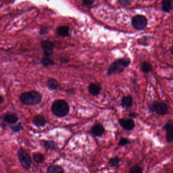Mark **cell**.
Returning <instances> with one entry per match:
<instances>
[{
  "instance_id": "1",
  "label": "cell",
  "mask_w": 173,
  "mask_h": 173,
  "mask_svg": "<svg viewBox=\"0 0 173 173\" xmlns=\"http://www.w3.org/2000/svg\"><path fill=\"white\" fill-rule=\"evenodd\" d=\"M43 95L39 91L33 90L20 94L19 99L22 104L26 106H36L42 102Z\"/></svg>"
},
{
  "instance_id": "2",
  "label": "cell",
  "mask_w": 173,
  "mask_h": 173,
  "mask_svg": "<svg viewBox=\"0 0 173 173\" xmlns=\"http://www.w3.org/2000/svg\"><path fill=\"white\" fill-rule=\"evenodd\" d=\"M51 110L54 115L62 118L68 115L69 112L70 106L66 100L59 99L55 101L52 103Z\"/></svg>"
},
{
  "instance_id": "3",
  "label": "cell",
  "mask_w": 173,
  "mask_h": 173,
  "mask_svg": "<svg viewBox=\"0 0 173 173\" xmlns=\"http://www.w3.org/2000/svg\"><path fill=\"white\" fill-rule=\"evenodd\" d=\"M18 159L21 166L26 170H29L31 167L32 160L30 155L26 150L22 147H19L18 150Z\"/></svg>"
},
{
  "instance_id": "4",
  "label": "cell",
  "mask_w": 173,
  "mask_h": 173,
  "mask_svg": "<svg viewBox=\"0 0 173 173\" xmlns=\"http://www.w3.org/2000/svg\"><path fill=\"white\" fill-rule=\"evenodd\" d=\"M132 26L137 30H143L147 26V19L145 16L142 15H137L132 19Z\"/></svg>"
},
{
  "instance_id": "5",
  "label": "cell",
  "mask_w": 173,
  "mask_h": 173,
  "mask_svg": "<svg viewBox=\"0 0 173 173\" xmlns=\"http://www.w3.org/2000/svg\"><path fill=\"white\" fill-rule=\"evenodd\" d=\"M124 71V68L120 64L119 61L112 62L107 70V75L111 76L113 74H119Z\"/></svg>"
},
{
  "instance_id": "6",
  "label": "cell",
  "mask_w": 173,
  "mask_h": 173,
  "mask_svg": "<svg viewBox=\"0 0 173 173\" xmlns=\"http://www.w3.org/2000/svg\"><path fill=\"white\" fill-rule=\"evenodd\" d=\"M163 129L166 131V139L167 143L173 142V120L170 119L164 124Z\"/></svg>"
},
{
  "instance_id": "7",
  "label": "cell",
  "mask_w": 173,
  "mask_h": 173,
  "mask_svg": "<svg viewBox=\"0 0 173 173\" xmlns=\"http://www.w3.org/2000/svg\"><path fill=\"white\" fill-rule=\"evenodd\" d=\"M41 46L43 50L44 55L47 57H50L53 54L55 44L50 41L44 40L41 43Z\"/></svg>"
},
{
  "instance_id": "8",
  "label": "cell",
  "mask_w": 173,
  "mask_h": 173,
  "mask_svg": "<svg viewBox=\"0 0 173 173\" xmlns=\"http://www.w3.org/2000/svg\"><path fill=\"white\" fill-rule=\"evenodd\" d=\"M119 124L123 130L130 131L134 130L135 127V123L133 119H119Z\"/></svg>"
},
{
  "instance_id": "9",
  "label": "cell",
  "mask_w": 173,
  "mask_h": 173,
  "mask_svg": "<svg viewBox=\"0 0 173 173\" xmlns=\"http://www.w3.org/2000/svg\"><path fill=\"white\" fill-rule=\"evenodd\" d=\"M91 131L94 136L100 137L102 136L105 133V130L102 124L99 123L92 126L91 129Z\"/></svg>"
},
{
  "instance_id": "10",
  "label": "cell",
  "mask_w": 173,
  "mask_h": 173,
  "mask_svg": "<svg viewBox=\"0 0 173 173\" xmlns=\"http://www.w3.org/2000/svg\"><path fill=\"white\" fill-rule=\"evenodd\" d=\"M169 109L167 105L163 102L157 103L156 104L155 112L159 115L163 116L167 114Z\"/></svg>"
},
{
  "instance_id": "11",
  "label": "cell",
  "mask_w": 173,
  "mask_h": 173,
  "mask_svg": "<svg viewBox=\"0 0 173 173\" xmlns=\"http://www.w3.org/2000/svg\"><path fill=\"white\" fill-rule=\"evenodd\" d=\"M133 105V98L131 95H124L121 99L120 106L123 108L127 109L131 108Z\"/></svg>"
},
{
  "instance_id": "12",
  "label": "cell",
  "mask_w": 173,
  "mask_h": 173,
  "mask_svg": "<svg viewBox=\"0 0 173 173\" xmlns=\"http://www.w3.org/2000/svg\"><path fill=\"white\" fill-rule=\"evenodd\" d=\"M88 92L91 95L97 96L99 95L102 90V87L100 84L91 83L88 87Z\"/></svg>"
},
{
  "instance_id": "13",
  "label": "cell",
  "mask_w": 173,
  "mask_h": 173,
  "mask_svg": "<svg viewBox=\"0 0 173 173\" xmlns=\"http://www.w3.org/2000/svg\"><path fill=\"white\" fill-rule=\"evenodd\" d=\"M32 123L37 127H44L47 123V121L43 116L41 115H37L34 117L32 120Z\"/></svg>"
},
{
  "instance_id": "14",
  "label": "cell",
  "mask_w": 173,
  "mask_h": 173,
  "mask_svg": "<svg viewBox=\"0 0 173 173\" xmlns=\"http://www.w3.org/2000/svg\"><path fill=\"white\" fill-rule=\"evenodd\" d=\"M2 119L4 122L11 124H14L19 120L18 117L15 114L6 113L2 116Z\"/></svg>"
},
{
  "instance_id": "15",
  "label": "cell",
  "mask_w": 173,
  "mask_h": 173,
  "mask_svg": "<svg viewBox=\"0 0 173 173\" xmlns=\"http://www.w3.org/2000/svg\"><path fill=\"white\" fill-rule=\"evenodd\" d=\"M47 86L51 91H57L60 87V84L56 79L50 78L47 81Z\"/></svg>"
},
{
  "instance_id": "16",
  "label": "cell",
  "mask_w": 173,
  "mask_h": 173,
  "mask_svg": "<svg viewBox=\"0 0 173 173\" xmlns=\"http://www.w3.org/2000/svg\"><path fill=\"white\" fill-rule=\"evenodd\" d=\"M44 148L50 151H55L58 149V145L54 140H46L43 144Z\"/></svg>"
},
{
  "instance_id": "17",
  "label": "cell",
  "mask_w": 173,
  "mask_h": 173,
  "mask_svg": "<svg viewBox=\"0 0 173 173\" xmlns=\"http://www.w3.org/2000/svg\"><path fill=\"white\" fill-rule=\"evenodd\" d=\"M162 5V9L164 12L168 13L173 10V0H163Z\"/></svg>"
},
{
  "instance_id": "18",
  "label": "cell",
  "mask_w": 173,
  "mask_h": 173,
  "mask_svg": "<svg viewBox=\"0 0 173 173\" xmlns=\"http://www.w3.org/2000/svg\"><path fill=\"white\" fill-rule=\"evenodd\" d=\"M64 172V169L58 164L49 166L47 169V173H62Z\"/></svg>"
},
{
  "instance_id": "19",
  "label": "cell",
  "mask_w": 173,
  "mask_h": 173,
  "mask_svg": "<svg viewBox=\"0 0 173 173\" xmlns=\"http://www.w3.org/2000/svg\"><path fill=\"white\" fill-rule=\"evenodd\" d=\"M70 29L67 26H61L57 29V33L59 36L65 37L69 35Z\"/></svg>"
},
{
  "instance_id": "20",
  "label": "cell",
  "mask_w": 173,
  "mask_h": 173,
  "mask_svg": "<svg viewBox=\"0 0 173 173\" xmlns=\"http://www.w3.org/2000/svg\"><path fill=\"white\" fill-rule=\"evenodd\" d=\"M121 160L119 156H115L113 158L110 159L108 161V164L111 167H119Z\"/></svg>"
},
{
  "instance_id": "21",
  "label": "cell",
  "mask_w": 173,
  "mask_h": 173,
  "mask_svg": "<svg viewBox=\"0 0 173 173\" xmlns=\"http://www.w3.org/2000/svg\"><path fill=\"white\" fill-rule=\"evenodd\" d=\"M141 69V71L145 74L149 73L152 70L151 64L148 62H143L142 64Z\"/></svg>"
},
{
  "instance_id": "22",
  "label": "cell",
  "mask_w": 173,
  "mask_h": 173,
  "mask_svg": "<svg viewBox=\"0 0 173 173\" xmlns=\"http://www.w3.org/2000/svg\"><path fill=\"white\" fill-rule=\"evenodd\" d=\"M33 159L37 164H40L43 163L45 160V157L41 153H35L33 155Z\"/></svg>"
},
{
  "instance_id": "23",
  "label": "cell",
  "mask_w": 173,
  "mask_h": 173,
  "mask_svg": "<svg viewBox=\"0 0 173 173\" xmlns=\"http://www.w3.org/2000/svg\"><path fill=\"white\" fill-rule=\"evenodd\" d=\"M41 64L45 67L52 66L55 65V62L49 57L45 56L41 59Z\"/></svg>"
},
{
  "instance_id": "24",
  "label": "cell",
  "mask_w": 173,
  "mask_h": 173,
  "mask_svg": "<svg viewBox=\"0 0 173 173\" xmlns=\"http://www.w3.org/2000/svg\"><path fill=\"white\" fill-rule=\"evenodd\" d=\"M10 130L12 131L14 133H18L20 131H22L24 129L23 126H22L21 122L18 123V124L10 126Z\"/></svg>"
},
{
  "instance_id": "25",
  "label": "cell",
  "mask_w": 173,
  "mask_h": 173,
  "mask_svg": "<svg viewBox=\"0 0 173 173\" xmlns=\"http://www.w3.org/2000/svg\"><path fill=\"white\" fill-rule=\"evenodd\" d=\"M120 64H121L124 68H127L131 63V61L128 58H121L117 59Z\"/></svg>"
},
{
  "instance_id": "26",
  "label": "cell",
  "mask_w": 173,
  "mask_h": 173,
  "mask_svg": "<svg viewBox=\"0 0 173 173\" xmlns=\"http://www.w3.org/2000/svg\"><path fill=\"white\" fill-rule=\"evenodd\" d=\"M130 173H143V170L140 166L136 165L131 167L129 171Z\"/></svg>"
},
{
  "instance_id": "27",
  "label": "cell",
  "mask_w": 173,
  "mask_h": 173,
  "mask_svg": "<svg viewBox=\"0 0 173 173\" xmlns=\"http://www.w3.org/2000/svg\"><path fill=\"white\" fill-rule=\"evenodd\" d=\"M131 143V142L130 140H128V139L126 138H122L119 141L118 145L122 147V146H126L127 145L130 144Z\"/></svg>"
},
{
  "instance_id": "28",
  "label": "cell",
  "mask_w": 173,
  "mask_h": 173,
  "mask_svg": "<svg viewBox=\"0 0 173 173\" xmlns=\"http://www.w3.org/2000/svg\"><path fill=\"white\" fill-rule=\"evenodd\" d=\"M157 103L155 102H151L148 104V110L149 112L153 113L155 111L156 104Z\"/></svg>"
},
{
  "instance_id": "29",
  "label": "cell",
  "mask_w": 173,
  "mask_h": 173,
  "mask_svg": "<svg viewBox=\"0 0 173 173\" xmlns=\"http://www.w3.org/2000/svg\"><path fill=\"white\" fill-rule=\"evenodd\" d=\"M94 0H82V3L87 7H91L94 4Z\"/></svg>"
},
{
  "instance_id": "30",
  "label": "cell",
  "mask_w": 173,
  "mask_h": 173,
  "mask_svg": "<svg viewBox=\"0 0 173 173\" xmlns=\"http://www.w3.org/2000/svg\"><path fill=\"white\" fill-rule=\"evenodd\" d=\"M131 0H118L120 4L123 6H127L130 5L131 3Z\"/></svg>"
},
{
  "instance_id": "31",
  "label": "cell",
  "mask_w": 173,
  "mask_h": 173,
  "mask_svg": "<svg viewBox=\"0 0 173 173\" xmlns=\"http://www.w3.org/2000/svg\"><path fill=\"white\" fill-rule=\"evenodd\" d=\"M128 115V117L130 118L133 119H136L138 116L137 113L135 112H131L129 113Z\"/></svg>"
},
{
  "instance_id": "32",
  "label": "cell",
  "mask_w": 173,
  "mask_h": 173,
  "mask_svg": "<svg viewBox=\"0 0 173 173\" xmlns=\"http://www.w3.org/2000/svg\"><path fill=\"white\" fill-rule=\"evenodd\" d=\"M4 100V99L3 98V96H2V95H1V96H0V104H2Z\"/></svg>"
},
{
  "instance_id": "33",
  "label": "cell",
  "mask_w": 173,
  "mask_h": 173,
  "mask_svg": "<svg viewBox=\"0 0 173 173\" xmlns=\"http://www.w3.org/2000/svg\"><path fill=\"white\" fill-rule=\"evenodd\" d=\"M170 51L171 52V54H173V46H172V47L171 48Z\"/></svg>"
},
{
  "instance_id": "34",
  "label": "cell",
  "mask_w": 173,
  "mask_h": 173,
  "mask_svg": "<svg viewBox=\"0 0 173 173\" xmlns=\"http://www.w3.org/2000/svg\"><path fill=\"white\" fill-rule=\"evenodd\" d=\"M172 172H173V171H172Z\"/></svg>"
}]
</instances>
